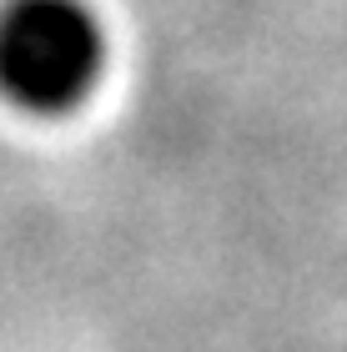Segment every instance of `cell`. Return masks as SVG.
Instances as JSON below:
<instances>
[{"mask_svg":"<svg viewBox=\"0 0 347 352\" xmlns=\"http://www.w3.org/2000/svg\"><path fill=\"white\" fill-rule=\"evenodd\" d=\"M106 71V30L86 0L0 6V96L56 116L81 106Z\"/></svg>","mask_w":347,"mask_h":352,"instance_id":"cell-1","label":"cell"}]
</instances>
